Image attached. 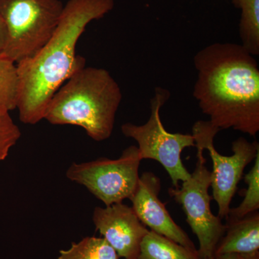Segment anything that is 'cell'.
<instances>
[{"label": "cell", "instance_id": "3", "mask_svg": "<svg viewBox=\"0 0 259 259\" xmlns=\"http://www.w3.org/2000/svg\"><path fill=\"white\" fill-rule=\"evenodd\" d=\"M122 99L118 83L107 70L84 66L53 95L44 119L53 125L78 126L100 142L112 136Z\"/></svg>", "mask_w": 259, "mask_h": 259}, {"label": "cell", "instance_id": "7", "mask_svg": "<svg viewBox=\"0 0 259 259\" xmlns=\"http://www.w3.org/2000/svg\"><path fill=\"white\" fill-rule=\"evenodd\" d=\"M142 161L139 148L131 146L117 159L100 158L84 163H73L66 171L69 180L84 186L105 206L130 199L137 188Z\"/></svg>", "mask_w": 259, "mask_h": 259}, {"label": "cell", "instance_id": "18", "mask_svg": "<svg viewBox=\"0 0 259 259\" xmlns=\"http://www.w3.org/2000/svg\"><path fill=\"white\" fill-rule=\"evenodd\" d=\"M5 38V30L3 23L0 20V54L3 51V46H4Z\"/></svg>", "mask_w": 259, "mask_h": 259}, {"label": "cell", "instance_id": "5", "mask_svg": "<svg viewBox=\"0 0 259 259\" xmlns=\"http://www.w3.org/2000/svg\"><path fill=\"white\" fill-rule=\"evenodd\" d=\"M170 95L166 89L156 87L150 102L151 114L147 122L143 125L127 122L121 126V131L125 137L137 142L141 160H154L161 163L174 187L177 188L180 182L188 180L191 175L182 162V151L195 146V142L192 134H171L162 123L160 112Z\"/></svg>", "mask_w": 259, "mask_h": 259}, {"label": "cell", "instance_id": "11", "mask_svg": "<svg viewBox=\"0 0 259 259\" xmlns=\"http://www.w3.org/2000/svg\"><path fill=\"white\" fill-rule=\"evenodd\" d=\"M226 232L214 252V258L224 255L248 254L258 251V211L236 221H226Z\"/></svg>", "mask_w": 259, "mask_h": 259}, {"label": "cell", "instance_id": "10", "mask_svg": "<svg viewBox=\"0 0 259 259\" xmlns=\"http://www.w3.org/2000/svg\"><path fill=\"white\" fill-rule=\"evenodd\" d=\"M161 188V180L156 175L150 171L143 173L140 176L137 188L129 199L135 213L139 221L151 231L186 248L197 250L190 237L174 221L160 199Z\"/></svg>", "mask_w": 259, "mask_h": 259}, {"label": "cell", "instance_id": "13", "mask_svg": "<svg viewBox=\"0 0 259 259\" xmlns=\"http://www.w3.org/2000/svg\"><path fill=\"white\" fill-rule=\"evenodd\" d=\"M241 10L239 36L241 46L253 56L259 54V0H233Z\"/></svg>", "mask_w": 259, "mask_h": 259}, {"label": "cell", "instance_id": "6", "mask_svg": "<svg viewBox=\"0 0 259 259\" xmlns=\"http://www.w3.org/2000/svg\"><path fill=\"white\" fill-rule=\"evenodd\" d=\"M197 161L188 180L182 182L177 188L168 189V194L182 206L186 221L199 241L197 249L201 259H215L214 252L224 235L226 224L211 210V171L206 163L204 149L196 146Z\"/></svg>", "mask_w": 259, "mask_h": 259}, {"label": "cell", "instance_id": "1", "mask_svg": "<svg viewBox=\"0 0 259 259\" xmlns=\"http://www.w3.org/2000/svg\"><path fill=\"white\" fill-rule=\"evenodd\" d=\"M193 96L209 122L255 137L259 131V67L255 56L234 42H214L194 57Z\"/></svg>", "mask_w": 259, "mask_h": 259}, {"label": "cell", "instance_id": "9", "mask_svg": "<svg viewBox=\"0 0 259 259\" xmlns=\"http://www.w3.org/2000/svg\"><path fill=\"white\" fill-rule=\"evenodd\" d=\"M93 221L119 258L137 259L140 245L149 231L139 221L132 207L122 202L95 207Z\"/></svg>", "mask_w": 259, "mask_h": 259}, {"label": "cell", "instance_id": "20", "mask_svg": "<svg viewBox=\"0 0 259 259\" xmlns=\"http://www.w3.org/2000/svg\"><path fill=\"white\" fill-rule=\"evenodd\" d=\"M215 259H237L236 254L224 255L218 256Z\"/></svg>", "mask_w": 259, "mask_h": 259}, {"label": "cell", "instance_id": "17", "mask_svg": "<svg viewBox=\"0 0 259 259\" xmlns=\"http://www.w3.org/2000/svg\"><path fill=\"white\" fill-rule=\"evenodd\" d=\"M21 132L10 113L0 115V161H4L10 150L20 139Z\"/></svg>", "mask_w": 259, "mask_h": 259}, {"label": "cell", "instance_id": "4", "mask_svg": "<svg viewBox=\"0 0 259 259\" xmlns=\"http://www.w3.org/2000/svg\"><path fill=\"white\" fill-rule=\"evenodd\" d=\"M64 6L61 0H0L2 55L18 64L37 54L55 31Z\"/></svg>", "mask_w": 259, "mask_h": 259}, {"label": "cell", "instance_id": "8", "mask_svg": "<svg viewBox=\"0 0 259 259\" xmlns=\"http://www.w3.org/2000/svg\"><path fill=\"white\" fill-rule=\"evenodd\" d=\"M220 130L209 121L198 120L192 127L196 146L209 151L212 161L211 187L213 199L218 207V215L226 218L229 212L232 199L234 197L238 183L243 175L245 167L251 163L259 152L257 141L250 142L240 137L232 144L231 156H223L214 146V139Z\"/></svg>", "mask_w": 259, "mask_h": 259}, {"label": "cell", "instance_id": "14", "mask_svg": "<svg viewBox=\"0 0 259 259\" xmlns=\"http://www.w3.org/2000/svg\"><path fill=\"white\" fill-rule=\"evenodd\" d=\"M57 259H119V256L105 238L86 237L73 243L69 249L61 250Z\"/></svg>", "mask_w": 259, "mask_h": 259}, {"label": "cell", "instance_id": "12", "mask_svg": "<svg viewBox=\"0 0 259 259\" xmlns=\"http://www.w3.org/2000/svg\"><path fill=\"white\" fill-rule=\"evenodd\" d=\"M137 259H201L197 250L179 244L152 231L148 232L140 245Z\"/></svg>", "mask_w": 259, "mask_h": 259}, {"label": "cell", "instance_id": "15", "mask_svg": "<svg viewBox=\"0 0 259 259\" xmlns=\"http://www.w3.org/2000/svg\"><path fill=\"white\" fill-rule=\"evenodd\" d=\"M18 74L15 63L0 54V115L17 109Z\"/></svg>", "mask_w": 259, "mask_h": 259}, {"label": "cell", "instance_id": "16", "mask_svg": "<svg viewBox=\"0 0 259 259\" xmlns=\"http://www.w3.org/2000/svg\"><path fill=\"white\" fill-rule=\"evenodd\" d=\"M251 169L245 175L244 181L248 185L244 199L235 208H230L226 221H236L259 209V152L254 159Z\"/></svg>", "mask_w": 259, "mask_h": 259}, {"label": "cell", "instance_id": "2", "mask_svg": "<svg viewBox=\"0 0 259 259\" xmlns=\"http://www.w3.org/2000/svg\"><path fill=\"white\" fill-rule=\"evenodd\" d=\"M114 0H69L52 36L37 54L16 64L18 74L17 109L22 122L35 125L44 118L53 95L86 60L76 45L87 26L105 17Z\"/></svg>", "mask_w": 259, "mask_h": 259}, {"label": "cell", "instance_id": "19", "mask_svg": "<svg viewBox=\"0 0 259 259\" xmlns=\"http://www.w3.org/2000/svg\"><path fill=\"white\" fill-rule=\"evenodd\" d=\"M237 259H259V252L248 253V254L236 255Z\"/></svg>", "mask_w": 259, "mask_h": 259}]
</instances>
